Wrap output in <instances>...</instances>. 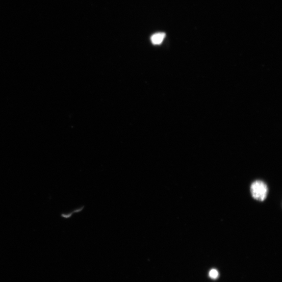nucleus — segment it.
Returning a JSON list of instances; mask_svg holds the SVG:
<instances>
[{
    "instance_id": "f257e3e1",
    "label": "nucleus",
    "mask_w": 282,
    "mask_h": 282,
    "mask_svg": "<svg viewBox=\"0 0 282 282\" xmlns=\"http://www.w3.org/2000/svg\"><path fill=\"white\" fill-rule=\"evenodd\" d=\"M251 190L253 197L256 200L263 201L267 198L268 192L267 184L261 180L253 182Z\"/></svg>"
},
{
    "instance_id": "f03ea898",
    "label": "nucleus",
    "mask_w": 282,
    "mask_h": 282,
    "mask_svg": "<svg viewBox=\"0 0 282 282\" xmlns=\"http://www.w3.org/2000/svg\"><path fill=\"white\" fill-rule=\"evenodd\" d=\"M166 36L164 33H158L153 35L151 37V42L153 45H159L162 44Z\"/></svg>"
},
{
    "instance_id": "7ed1b4c3",
    "label": "nucleus",
    "mask_w": 282,
    "mask_h": 282,
    "mask_svg": "<svg viewBox=\"0 0 282 282\" xmlns=\"http://www.w3.org/2000/svg\"><path fill=\"white\" fill-rule=\"evenodd\" d=\"M219 276V273L218 271L216 269H212L209 272V277H210L212 279L215 280L218 278Z\"/></svg>"
}]
</instances>
